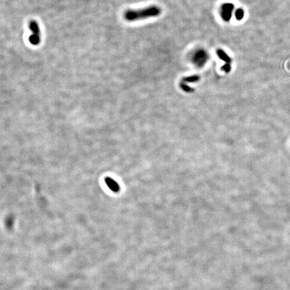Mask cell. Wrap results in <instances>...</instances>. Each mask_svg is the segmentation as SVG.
<instances>
[{"label":"cell","instance_id":"6da1fadb","mask_svg":"<svg viewBox=\"0 0 290 290\" xmlns=\"http://www.w3.org/2000/svg\"><path fill=\"white\" fill-rule=\"evenodd\" d=\"M161 9L159 6H152L140 10H128L124 13V18L128 22L138 21L159 16L161 13Z\"/></svg>","mask_w":290,"mask_h":290},{"label":"cell","instance_id":"7a4b0ae2","mask_svg":"<svg viewBox=\"0 0 290 290\" xmlns=\"http://www.w3.org/2000/svg\"><path fill=\"white\" fill-rule=\"evenodd\" d=\"M191 59L195 65L198 67H202L207 62L208 54L204 50L198 49L193 52Z\"/></svg>","mask_w":290,"mask_h":290},{"label":"cell","instance_id":"3957f363","mask_svg":"<svg viewBox=\"0 0 290 290\" xmlns=\"http://www.w3.org/2000/svg\"><path fill=\"white\" fill-rule=\"evenodd\" d=\"M234 8V6L233 4L230 3L224 4L221 7V17L225 22L230 21V18H232Z\"/></svg>","mask_w":290,"mask_h":290},{"label":"cell","instance_id":"277c9868","mask_svg":"<svg viewBox=\"0 0 290 290\" xmlns=\"http://www.w3.org/2000/svg\"><path fill=\"white\" fill-rule=\"evenodd\" d=\"M105 182H106L107 186H108V188L114 192L116 193L120 191V186L115 180H114L110 177H106L105 179Z\"/></svg>","mask_w":290,"mask_h":290},{"label":"cell","instance_id":"5b68a950","mask_svg":"<svg viewBox=\"0 0 290 290\" xmlns=\"http://www.w3.org/2000/svg\"><path fill=\"white\" fill-rule=\"evenodd\" d=\"M217 54L219 58L224 61L226 64H230L232 63V59L230 58L229 56L226 52L221 49H218L217 51Z\"/></svg>","mask_w":290,"mask_h":290},{"label":"cell","instance_id":"8992f818","mask_svg":"<svg viewBox=\"0 0 290 290\" xmlns=\"http://www.w3.org/2000/svg\"><path fill=\"white\" fill-rule=\"evenodd\" d=\"M29 26H30V29L31 30L32 34L40 36V30L39 26H38V24L35 21V20L31 21L30 23Z\"/></svg>","mask_w":290,"mask_h":290},{"label":"cell","instance_id":"52a82bcc","mask_svg":"<svg viewBox=\"0 0 290 290\" xmlns=\"http://www.w3.org/2000/svg\"><path fill=\"white\" fill-rule=\"evenodd\" d=\"M200 79V76L195 75L190 77H185L184 79H183L182 82H183V83H195V82H198L199 81Z\"/></svg>","mask_w":290,"mask_h":290},{"label":"cell","instance_id":"ba28073f","mask_svg":"<svg viewBox=\"0 0 290 290\" xmlns=\"http://www.w3.org/2000/svg\"><path fill=\"white\" fill-rule=\"evenodd\" d=\"M29 41L32 45H38L40 42V36L32 34L29 37Z\"/></svg>","mask_w":290,"mask_h":290},{"label":"cell","instance_id":"9c48e42d","mask_svg":"<svg viewBox=\"0 0 290 290\" xmlns=\"http://www.w3.org/2000/svg\"><path fill=\"white\" fill-rule=\"evenodd\" d=\"M180 87L184 91H186L187 93H191L194 91V89L188 86L186 83H183V82L181 81V83H180Z\"/></svg>","mask_w":290,"mask_h":290},{"label":"cell","instance_id":"30bf717a","mask_svg":"<svg viewBox=\"0 0 290 290\" xmlns=\"http://www.w3.org/2000/svg\"><path fill=\"white\" fill-rule=\"evenodd\" d=\"M244 15H245V12H244V10L243 9H238L235 12V17L238 20H241L243 19Z\"/></svg>","mask_w":290,"mask_h":290},{"label":"cell","instance_id":"8fae6325","mask_svg":"<svg viewBox=\"0 0 290 290\" xmlns=\"http://www.w3.org/2000/svg\"><path fill=\"white\" fill-rule=\"evenodd\" d=\"M231 68L232 67L230 65V64H225L222 67V70L226 73H229L230 70H231Z\"/></svg>","mask_w":290,"mask_h":290}]
</instances>
